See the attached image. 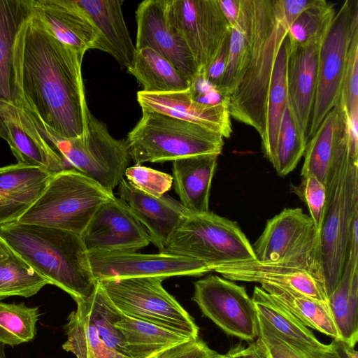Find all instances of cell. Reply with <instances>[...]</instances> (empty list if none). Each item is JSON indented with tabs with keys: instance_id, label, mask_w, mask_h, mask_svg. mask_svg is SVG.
I'll use <instances>...</instances> for the list:
<instances>
[{
	"instance_id": "18",
	"label": "cell",
	"mask_w": 358,
	"mask_h": 358,
	"mask_svg": "<svg viewBox=\"0 0 358 358\" xmlns=\"http://www.w3.org/2000/svg\"><path fill=\"white\" fill-rule=\"evenodd\" d=\"M3 138L17 163L38 166L52 173L66 169L62 157L50 147L37 129L23 106L7 103L0 111Z\"/></svg>"
},
{
	"instance_id": "7",
	"label": "cell",
	"mask_w": 358,
	"mask_h": 358,
	"mask_svg": "<svg viewBox=\"0 0 358 358\" xmlns=\"http://www.w3.org/2000/svg\"><path fill=\"white\" fill-rule=\"evenodd\" d=\"M50 147L62 157L66 169H73L113 192L124 178L131 157L127 141L116 139L106 124L92 113L85 131L73 138L48 134L33 121Z\"/></svg>"
},
{
	"instance_id": "10",
	"label": "cell",
	"mask_w": 358,
	"mask_h": 358,
	"mask_svg": "<svg viewBox=\"0 0 358 358\" xmlns=\"http://www.w3.org/2000/svg\"><path fill=\"white\" fill-rule=\"evenodd\" d=\"M68 317L64 350L76 358H130L115 322L122 316L99 282L88 297L78 299Z\"/></svg>"
},
{
	"instance_id": "21",
	"label": "cell",
	"mask_w": 358,
	"mask_h": 358,
	"mask_svg": "<svg viewBox=\"0 0 358 358\" xmlns=\"http://www.w3.org/2000/svg\"><path fill=\"white\" fill-rule=\"evenodd\" d=\"M118 195L148 232L151 243L162 252L169 238L189 213L168 194L155 197L131 186L124 178L118 185Z\"/></svg>"
},
{
	"instance_id": "27",
	"label": "cell",
	"mask_w": 358,
	"mask_h": 358,
	"mask_svg": "<svg viewBox=\"0 0 358 358\" xmlns=\"http://www.w3.org/2000/svg\"><path fill=\"white\" fill-rule=\"evenodd\" d=\"M31 14V0H0V111L6 104L21 101L13 70V45L21 25ZM3 136L0 118V138Z\"/></svg>"
},
{
	"instance_id": "38",
	"label": "cell",
	"mask_w": 358,
	"mask_h": 358,
	"mask_svg": "<svg viewBox=\"0 0 358 358\" xmlns=\"http://www.w3.org/2000/svg\"><path fill=\"white\" fill-rule=\"evenodd\" d=\"M334 7L325 0H315L289 26L287 34L289 46L303 45L323 38L336 13Z\"/></svg>"
},
{
	"instance_id": "52",
	"label": "cell",
	"mask_w": 358,
	"mask_h": 358,
	"mask_svg": "<svg viewBox=\"0 0 358 358\" xmlns=\"http://www.w3.org/2000/svg\"><path fill=\"white\" fill-rule=\"evenodd\" d=\"M345 349L348 358H358V352L355 349V347L350 346L345 343Z\"/></svg>"
},
{
	"instance_id": "13",
	"label": "cell",
	"mask_w": 358,
	"mask_h": 358,
	"mask_svg": "<svg viewBox=\"0 0 358 358\" xmlns=\"http://www.w3.org/2000/svg\"><path fill=\"white\" fill-rule=\"evenodd\" d=\"M171 24L186 43L198 73H203L217 56L231 27L217 0H166Z\"/></svg>"
},
{
	"instance_id": "35",
	"label": "cell",
	"mask_w": 358,
	"mask_h": 358,
	"mask_svg": "<svg viewBox=\"0 0 358 358\" xmlns=\"http://www.w3.org/2000/svg\"><path fill=\"white\" fill-rule=\"evenodd\" d=\"M252 299L257 312L281 336L315 348L329 347L260 286L255 287Z\"/></svg>"
},
{
	"instance_id": "28",
	"label": "cell",
	"mask_w": 358,
	"mask_h": 358,
	"mask_svg": "<svg viewBox=\"0 0 358 358\" xmlns=\"http://www.w3.org/2000/svg\"><path fill=\"white\" fill-rule=\"evenodd\" d=\"M327 303L341 340L355 347L358 341V243L350 245L346 266Z\"/></svg>"
},
{
	"instance_id": "25",
	"label": "cell",
	"mask_w": 358,
	"mask_h": 358,
	"mask_svg": "<svg viewBox=\"0 0 358 358\" xmlns=\"http://www.w3.org/2000/svg\"><path fill=\"white\" fill-rule=\"evenodd\" d=\"M20 163L0 168V224L17 220L40 196L52 174Z\"/></svg>"
},
{
	"instance_id": "17",
	"label": "cell",
	"mask_w": 358,
	"mask_h": 358,
	"mask_svg": "<svg viewBox=\"0 0 358 358\" xmlns=\"http://www.w3.org/2000/svg\"><path fill=\"white\" fill-rule=\"evenodd\" d=\"M166 5V0H145L138 5L136 49L154 50L191 83L198 69L184 39L169 22Z\"/></svg>"
},
{
	"instance_id": "42",
	"label": "cell",
	"mask_w": 358,
	"mask_h": 358,
	"mask_svg": "<svg viewBox=\"0 0 358 358\" xmlns=\"http://www.w3.org/2000/svg\"><path fill=\"white\" fill-rule=\"evenodd\" d=\"M299 185L293 187L294 192L308 208L315 228L320 231L327 201L325 183L313 174L301 176Z\"/></svg>"
},
{
	"instance_id": "30",
	"label": "cell",
	"mask_w": 358,
	"mask_h": 358,
	"mask_svg": "<svg viewBox=\"0 0 358 358\" xmlns=\"http://www.w3.org/2000/svg\"><path fill=\"white\" fill-rule=\"evenodd\" d=\"M115 325L124 338L130 358H155L171 348L194 339L181 332L124 315Z\"/></svg>"
},
{
	"instance_id": "5",
	"label": "cell",
	"mask_w": 358,
	"mask_h": 358,
	"mask_svg": "<svg viewBox=\"0 0 358 358\" xmlns=\"http://www.w3.org/2000/svg\"><path fill=\"white\" fill-rule=\"evenodd\" d=\"M115 196L73 169L54 173L18 222L62 229L81 236L96 210Z\"/></svg>"
},
{
	"instance_id": "14",
	"label": "cell",
	"mask_w": 358,
	"mask_h": 358,
	"mask_svg": "<svg viewBox=\"0 0 358 358\" xmlns=\"http://www.w3.org/2000/svg\"><path fill=\"white\" fill-rule=\"evenodd\" d=\"M192 300L227 334L253 342L258 336L257 312L245 287L217 275L194 283Z\"/></svg>"
},
{
	"instance_id": "34",
	"label": "cell",
	"mask_w": 358,
	"mask_h": 358,
	"mask_svg": "<svg viewBox=\"0 0 358 358\" xmlns=\"http://www.w3.org/2000/svg\"><path fill=\"white\" fill-rule=\"evenodd\" d=\"M288 55L289 41L286 36L280 45L274 64L267 99L266 131L262 138L264 155L271 164L275 161L279 127L287 103Z\"/></svg>"
},
{
	"instance_id": "16",
	"label": "cell",
	"mask_w": 358,
	"mask_h": 358,
	"mask_svg": "<svg viewBox=\"0 0 358 358\" xmlns=\"http://www.w3.org/2000/svg\"><path fill=\"white\" fill-rule=\"evenodd\" d=\"M81 237L89 252H137L151 243L129 206L115 196L96 210Z\"/></svg>"
},
{
	"instance_id": "15",
	"label": "cell",
	"mask_w": 358,
	"mask_h": 358,
	"mask_svg": "<svg viewBox=\"0 0 358 358\" xmlns=\"http://www.w3.org/2000/svg\"><path fill=\"white\" fill-rule=\"evenodd\" d=\"M90 262L96 282L130 278L201 276L211 271L203 262L164 252H89Z\"/></svg>"
},
{
	"instance_id": "51",
	"label": "cell",
	"mask_w": 358,
	"mask_h": 358,
	"mask_svg": "<svg viewBox=\"0 0 358 358\" xmlns=\"http://www.w3.org/2000/svg\"><path fill=\"white\" fill-rule=\"evenodd\" d=\"M10 253V250L0 238V260L7 257Z\"/></svg>"
},
{
	"instance_id": "32",
	"label": "cell",
	"mask_w": 358,
	"mask_h": 358,
	"mask_svg": "<svg viewBox=\"0 0 358 358\" xmlns=\"http://www.w3.org/2000/svg\"><path fill=\"white\" fill-rule=\"evenodd\" d=\"M150 93L185 90L190 83L160 54L149 48L136 50L132 65L127 69Z\"/></svg>"
},
{
	"instance_id": "22",
	"label": "cell",
	"mask_w": 358,
	"mask_h": 358,
	"mask_svg": "<svg viewBox=\"0 0 358 358\" xmlns=\"http://www.w3.org/2000/svg\"><path fill=\"white\" fill-rule=\"evenodd\" d=\"M32 12L60 42L87 52L96 49L99 32L75 0H31Z\"/></svg>"
},
{
	"instance_id": "48",
	"label": "cell",
	"mask_w": 358,
	"mask_h": 358,
	"mask_svg": "<svg viewBox=\"0 0 358 358\" xmlns=\"http://www.w3.org/2000/svg\"><path fill=\"white\" fill-rule=\"evenodd\" d=\"M240 0H217L219 6L227 18L231 28L236 23Z\"/></svg>"
},
{
	"instance_id": "9",
	"label": "cell",
	"mask_w": 358,
	"mask_h": 358,
	"mask_svg": "<svg viewBox=\"0 0 358 358\" xmlns=\"http://www.w3.org/2000/svg\"><path fill=\"white\" fill-rule=\"evenodd\" d=\"M213 271L231 281L285 287L327 303L320 236L304 248L277 261L225 263Z\"/></svg>"
},
{
	"instance_id": "8",
	"label": "cell",
	"mask_w": 358,
	"mask_h": 358,
	"mask_svg": "<svg viewBox=\"0 0 358 358\" xmlns=\"http://www.w3.org/2000/svg\"><path fill=\"white\" fill-rule=\"evenodd\" d=\"M159 252L196 259L211 271L225 263L256 260L237 223L210 210L189 213Z\"/></svg>"
},
{
	"instance_id": "3",
	"label": "cell",
	"mask_w": 358,
	"mask_h": 358,
	"mask_svg": "<svg viewBox=\"0 0 358 358\" xmlns=\"http://www.w3.org/2000/svg\"><path fill=\"white\" fill-rule=\"evenodd\" d=\"M325 186L327 201L320 243L328 297L344 273L351 231L358 220V141L350 138L349 129L332 156Z\"/></svg>"
},
{
	"instance_id": "26",
	"label": "cell",
	"mask_w": 358,
	"mask_h": 358,
	"mask_svg": "<svg viewBox=\"0 0 358 358\" xmlns=\"http://www.w3.org/2000/svg\"><path fill=\"white\" fill-rule=\"evenodd\" d=\"M218 156L205 154L173 162L174 190L182 206L190 213L209 211L210 191Z\"/></svg>"
},
{
	"instance_id": "23",
	"label": "cell",
	"mask_w": 358,
	"mask_h": 358,
	"mask_svg": "<svg viewBox=\"0 0 358 358\" xmlns=\"http://www.w3.org/2000/svg\"><path fill=\"white\" fill-rule=\"evenodd\" d=\"M324 37L303 45L291 47L289 45L287 101L306 138L316 92L320 49Z\"/></svg>"
},
{
	"instance_id": "11",
	"label": "cell",
	"mask_w": 358,
	"mask_h": 358,
	"mask_svg": "<svg viewBox=\"0 0 358 358\" xmlns=\"http://www.w3.org/2000/svg\"><path fill=\"white\" fill-rule=\"evenodd\" d=\"M156 277L106 280L101 287L113 305L126 316L199 338L194 319Z\"/></svg>"
},
{
	"instance_id": "49",
	"label": "cell",
	"mask_w": 358,
	"mask_h": 358,
	"mask_svg": "<svg viewBox=\"0 0 358 358\" xmlns=\"http://www.w3.org/2000/svg\"><path fill=\"white\" fill-rule=\"evenodd\" d=\"M244 358H269L264 348L255 340L251 342L243 351Z\"/></svg>"
},
{
	"instance_id": "6",
	"label": "cell",
	"mask_w": 358,
	"mask_h": 358,
	"mask_svg": "<svg viewBox=\"0 0 358 358\" xmlns=\"http://www.w3.org/2000/svg\"><path fill=\"white\" fill-rule=\"evenodd\" d=\"M127 144L136 164L159 163L191 156L220 155L223 136L198 124L153 111L142 116L128 134Z\"/></svg>"
},
{
	"instance_id": "36",
	"label": "cell",
	"mask_w": 358,
	"mask_h": 358,
	"mask_svg": "<svg viewBox=\"0 0 358 358\" xmlns=\"http://www.w3.org/2000/svg\"><path fill=\"white\" fill-rule=\"evenodd\" d=\"M49 284L11 250L0 260V301L13 296L30 297Z\"/></svg>"
},
{
	"instance_id": "12",
	"label": "cell",
	"mask_w": 358,
	"mask_h": 358,
	"mask_svg": "<svg viewBox=\"0 0 358 358\" xmlns=\"http://www.w3.org/2000/svg\"><path fill=\"white\" fill-rule=\"evenodd\" d=\"M357 29L358 0H346L336 13L321 43L308 141L340 98L350 41Z\"/></svg>"
},
{
	"instance_id": "43",
	"label": "cell",
	"mask_w": 358,
	"mask_h": 358,
	"mask_svg": "<svg viewBox=\"0 0 358 358\" xmlns=\"http://www.w3.org/2000/svg\"><path fill=\"white\" fill-rule=\"evenodd\" d=\"M258 336L256 341L269 358H304L278 336L270 324L257 313Z\"/></svg>"
},
{
	"instance_id": "29",
	"label": "cell",
	"mask_w": 358,
	"mask_h": 358,
	"mask_svg": "<svg viewBox=\"0 0 358 358\" xmlns=\"http://www.w3.org/2000/svg\"><path fill=\"white\" fill-rule=\"evenodd\" d=\"M348 131V117L339 98L307 143L301 176L313 174L325 183L334 151Z\"/></svg>"
},
{
	"instance_id": "2",
	"label": "cell",
	"mask_w": 358,
	"mask_h": 358,
	"mask_svg": "<svg viewBox=\"0 0 358 358\" xmlns=\"http://www.w3.org/2000/svg\"><path fill=\"white\" fill-rule=\"evenodd\" d=\"M0 238L39 275L74 301L90 296L97 285L81 236L13 221L0 224Z\"/></svg>"
},
{
	"instance_id": "46",
	"label": "cell",
	"mask_w": 358,
	"mask_h": 358,
	"mask_svg": "<svg viewBox=\"0 0 358 358\" xmlns=\"http://www.w3.org/2000/svg\"><path fill=\"white\" fill-rule=\"evenodd\" d=\"M275 333L279 337L298 351L304 358H348L345 349V343L341 340L334 339L333 341L329 344V347L327 349H319L285 338L279 334L277 331H275Z\"/></svg>"
},
{
	"instance_id": "1",
	"label": "cell",
	"mask_w": 358,
	"mask_h": 358,
	"mask_svg": "<svg viewBox=\"0 0 358 358\" xmlns=\"http://www.w3.org/2000/svg\"><path fill=\"white\" fill-rule=\"evenodd\" d=\"M85 54L55 38L33 12L13 45L15 83L24 107L44 130L61 138L80 136L87 126Z\"/></svg>"
},
{
	"instance_id": "37",
	"label": "cell",
	"mask_w": 358,
	"mask_h": 358,
	"mask_svg": "<svg viewBox=\"0 0 358 358\" xmlns=\"http://www.w3.org/2000/svg\"><path fill=\"white\" fill-rule=\"evenodd\" d=\"M308 139L296 122L288 101L279 127L275 157L272 164L280 176L292 172L304 155Z\"/></svg>"
},
{
	"instance_id": "53",
	"label": "cell",
	"mask_w": 358,
	"mask_h": 358,
	"mask_svg": "<svg viewBox=\"0 0 358 358\" xmlns=\"http://www.w3.org/2000/svg\"><path fill=\"white\" fill-rule=\"evenodd\" d=\"M0 358H5L3 352L0 351Z\"/></svg>"
},
{
	"instance_id": "20",
	"label": "cell",
	"mask_w": 358,
	"mask_h": 358,
	"mask_svg": "<svg viewBox=\"0 0 358 358\" xmlns=\"http://www.w3.org/2000/svg\"><path fill=\"white\" fill-rule=\"evenodd\" d=\"M137 101L142 110L153 111L189 122L229 138L232 133L228 106L206 105L193 99L185 90L150 93L139 91Z\"/></svg>"
},
{
	"instance_id": "4",
	"label": "cell",
	"mask_w": 358,
	"mask_h": 358,
	"mask_svg": "<svg viewBox=\"0 0 358 358\" xmlns=\"http://www.w3.org/2000/svg\"><path fill=\"white\" fill-rule=\"evenodd\" d=\"M293 20L285 15L277 0H254L250 59L239 85L229 96L231 117L253 127L263 138L267 99L275 59Z\"/></svg>"
},
{
	"instance_id": "41",
	"label": "cell",
	"mask_w": 358,
	"mask_h": 358,
	"mask_svg": "<svg viewBox=\"0 0 358 358\" xmlns=\"http://www.w3.org/2000/svg\"><path fill=\"white\" fill-rule=\"evenodd\" d=\"M340 100L348 118L358 116V29L350 41Z\"/></svg>"
},
{
	"instance_id": "47",
	"label": "cell",
	"mask_w": 358,
	"mask_h": 358,
	"mask_svg": "<svg viewBox=\"0 0 358 358\" xmlns=\"http://www.w3.org/2000/svg\"><path fill=\"white\" fill-rule=\"evenodd\" d=\"M229 38L230 35L225 40L215 59L209 65L205 72L201 73L210 83L216 86L220 90L227 64Z\"/></svg>"
},
{
	"instance_id": "45",
	"label": "cell",
	"mask_w": 358,
	"mask_h": 358,
	"mask_svg": "<svg viewBox=\"0 0 358 358\" xmlns=\"http://www.w3.org/2000/svg\"><path fill=\"white\" fill-rule=\"evenodd\" d=\"M219 354L199 338L171 348L155 358H217Z\"/></svg>"
},
{
	"instance_id": "50",
	"label": "cell",
	"mask_w": 358,
	"mask_h": 358,
	"mask_svg": "<svg viewBox=\"0 0 358 358\" xmlns=\"http://www.w3.org/2000/svg\"><path fill=\"white\" fill-rule=\"evenodd\" d=\"M245 346L242 343L234 346L226 354L220 355L217 358H244L243 351Z\"/></svg>"
},
{
	"instance_id": "33",
	"label": "cell",
	"mask_w": 358,
	"mask_h": 358,
	"mask_svg": "<svg viewBox=\"0 0 358 358\" xmlns=\"http://www.w3.org/2000/svg\"><path fill=\"white\" fill-rule=\"evenodd\" d=\"M260 287L306 327L335 340H341L327 302L313 299L285 287L271 284H262Z\"/></svg>"
},
{
	"instance_id": "31",
	"label": "cell",
	"mask_w": 358,
	"mask_h": 358,
	"mask_svg": "<svg viewBox=\"0 0 358 358\" xmlns=\"http://www.w3.org/2000/svg\"><path fill=\"white\" fill-rule=\"evenodd\" d=\"M253 19L254 0H240L238 19L231 28L229 56L220 87L228 99L241 81L249 63Z\"/></svg>"
},
{
	"instance_id": "24",
	"label": "cell",
	"mask_w": 358,
	"mask_h": 358,
	"mask_svg": "<svg viewBox=\"0 0 358 358\" xmlns=\"http://www.w3.org/2000/svg\"><path fill=\"white\" fill-rule=\"evenodd\" d=\"M96 27L99 39L96 49L113 56L127 69L136 52L122 10V0H75Z\"/></svg>"
},
{
	"instance_id": "39",
	"label": "cell",
	"mask_w": 358,
	"mask_h": 358,
	"mask_svg": "<svg viewBox=\"0 0 358 358\" xmlns=\"http://www.w3.org/2000/svg\"><path fill=\"white\" fill-rule=\"evenodd\" d=\"M39 315L38 307L0 302V343L15 346L31 341Z\"/></svg>"
},
{
	"instance_id": "40",
	"label": "cell",
	"mask_w": 358,
	"mask_h": 358,
	"mask_svg": "<svg viewBox=\"0 0 358 358\" xmlns=\"http://www.w3.org/2000/svg\"><path fill=\"white\" fill-rule=\"evenodd\" d=\"M124 178L136 189L155 197L166 194L173 185L172 176L141 164L129 166Z\"/></svg>"
},
{
	"instance_id": "44",
	"label": "cell",
	"mask_w": 358,
	"mask_h": 358,
	"mask_svg": "<svg viewBox=\"0 0 358 358\" xmlns=\"http://www.w3.org/2000/svg\"><path fill=\"white\" fill-rule=\"evenodd\" d=\"M194 100L206 105L227 104L229 99L210 83L201 73H198L189 87Z\"/></svg>"
},
{
	"instance_id": "19",
	"label": "cell",
	"mask_w": 358,
	"mask_h": 358,
	"mask_svg": "<svg viewBox=\"0 0 358 358\" xmlns=\"http://www.w3.org/2000/svg\"><path fill=\"white\" fill-rule=\"evenodd\" d=\"M320 236V231L301 208H285L267 221L252 247L257 261L274 262L294 253Z\"/></svg>"
}]
</instances>
